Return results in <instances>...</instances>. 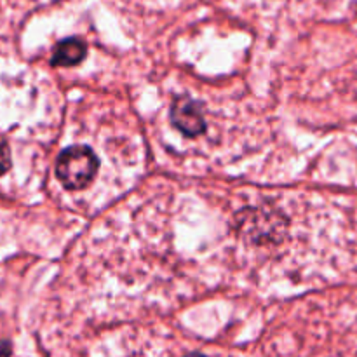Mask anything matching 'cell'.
I'll return each instance as SVG.
<instances>
[{
    "label": "cell",
    "instance_id": "obj_4",
    "mask_svg": "<svg viewBox=\"0 0 357 357\" xmlns=\"http://www.w3.org/2000/svg\"><path fill=\"white\" fill-rule=\"evenodd\" d=\"M10 167V150L7 145L6 138L0 136V176L6 174Z\"/></svg>",
    "mask_w": 357,
    "mask_h": 357
},
{
    "label": "cell",
    "instance_id": "obj_1",
    "mask_svg": "<svg viewBox=\"0 0 357 357\" xmlns=\"http://www.w3.org/2000/svg\"><path fill=\"white\" fill-rule=\"evenodd\" d=\"M98 157L89 146L73 145L63 150L56 160V178L66 190H84L98 173Z\"/></svg>",
    "mask_w": 357,
    "mask_h": 357
},
{
    "label": "cell",
    "instance_id": "obj_3",
    "mask_svg": "<svg viewBox=\"0 0 357 357\" xmlns=\"http://www.w3.org/2000/svg\"><path fill=\"white\" fill-rule=\"evenodd\" d=\"M87 54V45L82 38L79 37H70L65 40L58 42L52 51L51 65L59 68V66H75L86 58Z\"/></svg>",
    "mask_w": 357,
    "mask_h": 357
},
{
    "label": "cell",
    "instance_id": "obj_2",
    "mask_svg": "<svg viewBox=\"0 0 357 357\" xmlns=\"http://www.w3.org/2000/svg\"><path fill=\"white\" fill-rule=\"evenodd\" d=\"M169 117L174 128L188 138H195L206 131V119L201 105L188 96H178L173 101Z\"/></svg>",
    "mask_w": 357,
    "mask_h": 357
},
{
    "label": "cell",
    "instance_id": "obj_5",
    "mask_svg": "<svg viewBox=\"0 0 357 357\" xmlns=\"http://www.w3.org/2000/svg\"><path fill=\"white\" fill-rule=\"evenodd\" d=\"M0 357H10V344H9V342H2V344H0Z\"/></svg>",
    "mask_w": 357,
    "mask_h": 357
},
{
    "label": "cell",
    "instance_id": "obj_6",
    "mask_svg": "<svg viewBox=\"0 0 357 357\" xmlns=\"http://www.w3.org/2000/svg\"><path fill=\"white\" fill-rule=\"evenodd\" d=\"M185 357H204V356L197 354V352H195V354H188V356H185Z\"/></svg>",
    "mask_w": 357,
    "mask_h": 357
}]
</instances>
